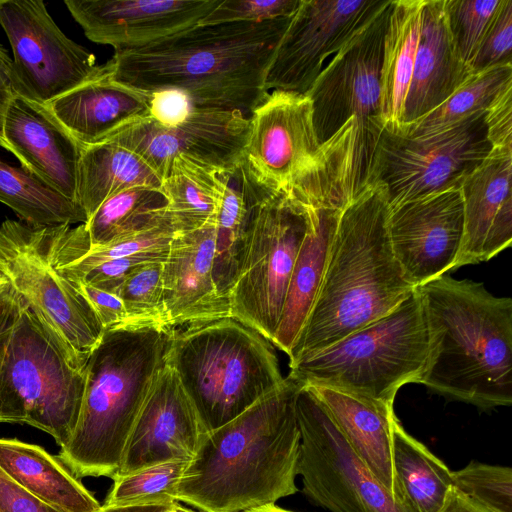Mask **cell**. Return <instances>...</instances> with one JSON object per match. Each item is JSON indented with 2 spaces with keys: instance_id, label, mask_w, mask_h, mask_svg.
Here are the masks:
<instances>
[{
  "instance_id": "9a60e30c",
  "label": "cell",
  "mask_w": 512,
  "mask_h": 512,
  "mask_svg": "<svg viewBox=\"0 0 512 512\" xmlns=\"http://www.w3.org/2000/svg\"><path fill=\"white\" fill-rule=\"evenodd\" d=\"M388 0H301L268 67L265 88L306 94L329 60Z\"/></svg>"
},
{
  "instance_id": "c3c4849f",
  "label": "cell",
  "mask_w": 512,
  "mask_h": 512,
  "mask_svg": "<svg viewBox=\"0 0 512 512\" xmlns=\"http://www.w3.org/2000/svg\"><path fill=\"white\" fill-rule=\"evenodd\" d=\"M22 299L8 285L3 288L0 294V379L6 346L17 319ZM0 423H5L0 395Z\"/></svg>"
},
{
  "instance_id": "f1b7e54d",
  "label": "cell",
  "mask_w": 512,
  "mask_h": 512,
  "mask_svg": "<svg viewBox=\"0 0 512 512\" xmlns=\"http://www.w3.org/2000/svg\"><path fill=\"white\" fill-rule=\"evenodd\" d=\"M160 176L135 152L110 140L85 146L78 170V204L87 220L108 198L124 190L161 188Z\"/></svg>"
},
{
  "instance_id": "bcb514c9",
  "label": "cell",
  "mask_w": 512,
  "mask_h": 512,
  "mask_svg": "<svg viewBox=\"0 0 512 512\" xmlns=\"http://www.w3.org/2000/svg\"><path fill=\"white\" fill-rule=\"evenodd\" d=\"M150 117L165 127L182 123L193 107L187 96L173 89L151 93Z\"/></svg>"
},
{
  "instance_id": "d6a6232c",
  "label": "cell",
  "mask_w": 512,
  "mask_h": 512,
  "mask_svg": "<svg viewBox=\"0 0 512 512\" xmlns=\"http://www.w3.org/2000/svg\"><path fill=\"white\" fill-rule=\"evenodd\" d=\"M221 179L212 272L219 294L229 302L244 258L250 204L241 165L233 172H221Z\"/></svg>"
},
{
  "instance_id": "5bb4252c",
  "label": "cell",
  "mask_w": 512,
  "mask_h": 512,
  "mask_svg": "<svg viewBox=\"0 0 512 512\" xmlns=\"http://www.w3.org/2000/svg\"><path fill=\"white\" fill-rule=\"evenodd\" d=\"M0 25L11 45L19 96L46 105L104 71L93 53L58 27L41 0H4Z\"/></svg>"
},
{
  "instance_id": "8992f818",
  "label": "cell",
  "mask_w": 512,
  "mask_h": 512,
  "mask_svg": "<svg viewBox=\"0 0 512 512\" xmlns=\"http://www.w3.org/2000/svg\"><path fill=\"white\" fill-rule=\"evenodd\" d=\"M166 364L204 433L233 420L285 379L272 343L231 317L175 329Z\"/></svg>"
},
{
  "instance_id": "836d02e7",
  "label": "cell",
  "mask_w": 512,
  "mask_h": 512,
  "mask_svg": "<svg viewBox=\"0 0 512 512\" xmlns=\"http://www.w3.org/2000/svg\"><path fill=\"white\" fill-rule=\"evenodd\" d=\"M0 202L11 208L21 221L35 227L82 224V208L35 178L23 167L0 159Z\"/></svg>"
},
{
  "instance_id": "277c9868",
  "label": "cell",
  "mask_w": 512,
  "mask_h": 512,
  "mask_svg": "<svg viewBox=\"0 0 512 512\" xmlns=\"http://www.w3.org/2000/svg\"><path fill=\"white\" fill-rule=\"evenodd\" d=\"M429 335L420 384L489 410L512 403V300L443 275L417 287Z\"/></svg>"
},
{
  "instance_id": "7dc6e473",
  "label": "cell",
  "mask_w": 512,
  "mask_h": 512,
  "mask_svg": "<svg viewBox=\"0 0 512 512\" xmlns=\"http://www.w3.org/2000/svg\"><path fill=\"white\" fill-rule=\"evenodd\" d=\"M0 512H61L26 492L0 469Z\"/></svg>"
},
{
  "instance_id": "681fc988",
  "label": "cell",
  "mask_w": 512,
  "mask_h": 512,
  "mask_svg": "<svg viewBox=\"0 0 512 512\" xmlns=\"http://www.w3.org/2000/svg\"><path fill=\"white\" fill-rule=\"evenodd\" d=\"M13 60L0 44V128L12 99L17 95L12 79Z\"/></svg>"
},
{
  "instance_id": "ee69618b",
  "label": "cell",
  "mask_w": 512,
  "mask_h": 512,
  "mask_svg": "<svg viewBox=\"0 0 512 512\" xmlns=\"http://www.w3.org/2000/svg\"><path fill=\"white\" fill-rule=\"evenodd\" d=\"M484 119L492 148H512V82L494 97Z\"/></svg>"
},
{
  "instance_id": "cb8c5ba5",
  "label": "cell",
  "mask_w": 512,
  "mask_h": 512,
  "mask_svg": "<svg viewBox=\"0 0 512 512\" xmlns=\"http://www.w3.org/2000/svg\"><path fill=\"white\" fill-rule=\"evenodd\" d=\"M151 93L109 75L97 77L46 104L51 114L82 145L105 141L122 128L150 116Z\"/></svg>"
},
{
  "instance_id": "3957f363",
  "label": "cell",
  "mask_w": 512,
  "mask_h": 512,
  "mask_svg": "<svg viewBox=\"0 0 512 512\" xmlns=\"http://www.w3.org/2000/svg\"><path fill=\"white\" fill-rule=\"evenodd\" d=\"M388 210L385 186L374 182L341 211L317 297L289 365L384 317L416 289L393 254Z\"/></svg>"
},
{
  "instance_id": "e0dca14e",
  "label": "cell",
  "mask_w": 512,
  "mask_h": 512,
  "mask_svg": "<svg viewBox=\"0 0 512 512\" xmlns=\"http://www.w3.org/2000/svg\"><path fill=\"white\" fill-rule=\"evenodd\" d=\"M320 147L310 98L273 90L249 117L241 165L256 185L276 191L308 168Z\"/></svg>"
},
{
  "instance_id": "11a10c76",
  "label": "cell",
  "mask_w": 512,
  "mask_h": 512,
  "mask_svg": "<svg viewBox=\"0 0 512 512\" xmlns=\"http://www.w3.org/2000/svg\"><path fill=\"white\" fill-rule=\"evenodd\" d=\"M7 282L6 280L0 275V294L3 290V288L6 286Z\"/></svg>"
},
{
  "instance_id": "f546056e",
  "label": "cell",
  "mask_w": 512,
  "mask_h": 512,
  "mask_svg": "<svg viewBox=\"0 0 512 512\" xmlns=\"http://www.w3.org/2000/svg\"><path fill=\"white\" fill-rule=\"evenodd\" d=\"M392 471L395 497L410 512H438L453 486L452 471L398 419L393 425Z\"/></svg>"
},
{
  "instance_id": "ac0fdd59",
  "label": "cell",
  "mask_w": 512,
  "mask_h": 512,
  "mask_svg": "<svg viewBox=\"0 0 512 512\" xmlns=\"http://www.w3.org/2000/svg\"><path fill=\"white\" fill-rule=\"evenodd\" d=\"M387 232L395 259L414 288L456 270L464 233L460 188L389 207Z\"/></svg>"
},
{
  "instance_id": "7c38bea8",
  "label": "cell",
  "mask_w": 512,
  "mask_h": 512,
  "mask_svg": "<svg viewBox=\"0 0 512 512\" xmlns=\"http://www.w3.org/2000/svg\"><path fill=\"white\" fill-rule=\"evenodd\" d=\"M485 111L447 129L406 136L384 126L371 183L385 186L389 207L451 188L462 182L489 155Z\"/></svg>"
},
{
  "instance_id": "5b68a950",
  "label": "cell",
  "mask_w": 512,
  "mask_h": 512,
  "mask_svg": "<svg viewBox=\"0 0 512 512\" xmlns=\"http://www.w3.org/2000/svg\"><path fill=\"white\" fill-rule=\"evenodd\" d=\"M175 329L119 327L104 331L86 363L77 424L58 459L78 479H114L149 390L166 364Z\"/></svg>"
},
{
  "instance_id": "ba28073f",
  "label": "cell",
  "mask_w": 512,
  "mask_h": 512,
  "mask_svg": "<svg viewBox=\"0 0 512 512\" xmlns=\"http://www.w3.org/2000/svg\"><path fill=\"white\" fill-rule=\"evenodd\" d=\"M244 258L231 291V318L272 341L288 283L309 227L305 206L285 188L252 185Z\"/></svg>"
},
{
  "instance_id": "f6af8a7d",
  "label": "cell",
  "mask_w": 512,
  "mask_h": 512,
  "mask_svg": "<svg viewBox=\"0 0 512 512\" xmlns=\"http://www.w3.org/2000/svg\"><path fill=\"white\" fill-rule=\"evenodd\" d=\"M71 283L88 301L104 330L128 327L126 310L116 294L88 284Z\"/></svg>"
},
{
  "instance_id": "4316f807",
  "label": "cell",
  "mask_w": 512,
  "mask_h": 512,
  "mask_svg": "<svg viewBox=\"0 0 512 512\" xmlns=\"http://www.w3.org/2000/svg\"><path fill=\"white\" fill-rule=\"evenodd\" d=\"M304 206V205H303ZM309 227L293 267L272 345L289 356L317 297L341 211L305 206Z\"/></svg>"
},
{
  "instance_id": "2e32d148",
  "label": "cell",
  "mask_w": 512,
  "mask_h": 512,
  "mask_svg": "<svg viewBox=\"0 0 512 512\" xmlns=\"http://www.w3.org/2000/svg\"><path fill=\"white\" fill-rule=\"evenodd\" d=\"M248 133L249 118L239 111L193 108L176 126H162L148 116L106 140L135 152L163 180L180 155L221 172L235 171L242 161Z\"/></svg>"
},
{
  "instance_id": "4dcf8cb0",
  "label": "cell",
  "mask_w": 512,
  "mask_h": 512,
  "mask_svg": "<svg viewBox=\"0 0 512 512\" xmlns=\"http://www.w3.org/2000/svg\"><path fill=\"white\" fill-rule=\"evenodd\" d=\"M424 0L393 1L381 65V117L399 126L416 58Z\"/></svg>"
},
{
  "instance_id": "1f68e13d",
  "label": "cell",
  "mask_w": 512,
  "mask_h": 512,
  "mask_svg": "<svg viewBox=\"0 0 512 512\" xmlns=\"http://www.w3.org/2000/svg\"><path fill=\"white\" fill-rule=\"evenodd\" d=\"M222 189L221 171L185 155L176 157L161 184L175 233L215 221Z\"/></svg>"
},
{
  "instance_id": "e575fe53",
  "label": "cell",
  "mask_w": 512,
  "mask_h": 512,
  "mask_svg": "<svg viewBox=\"0 0 512 512\" xmlns=\"http://www.w3.org/2000/svg\"><path fill=\"white\" fill-rule=\"evenodd\" d=\"M161 188L138 186L105 200L84 223L91 245L99 246L147 230L169 217Z\"/></svg>"
},
{
  "instance_id": "6da1fadb",
  "label": "cell",
  "mask_w": 512,
  "mask_h": 512,
  "mask_svg": "<svg viewBox=\"0 0 512 512\" xmlns=\"http://www.w3.org/2000/svg\"><path fill=\"white\" fill-rule=\"evenodd\" d=\"M291 18L196 24L147 46L115 51L105 65L111 78L135 89L178 90L193 108L249 118L269 94L266 73Z\"/></svg>"
},
{
  "instance_id": "d4e9b609",
  "label": "cell",
  "mask_w": 512,
  "mask_h": 512,
  "mask_svg": "<svg viewBox=\"0 0 512 512\" xmlns=\"http://www.w3.org/2000/svg\"><path fill=\"white\" fill-rule=\"evenodd\" d=\"M472 74L454 51L444 16V0H424L401 125L410 124L440 106Z\"/></svg>"
},
{
  "instance_id": "816d5d0a",
  "label": "cell",
  "mask_w": 512,
  "mask_h": 512,
  "mask_svg": "<svg viewBox=\"0 0 512 512\" xmlns=\"http://www.w3.org/2000/svg\"><path fill=\"white\" fill-rule=\"evenodd\" d=\"M173 503H142L128 505H104L102 504L95 512H172Z\"/></svg>"
},
{
  "instance_id": "f35d334b",
  "label": "cell",
  "mask_w": 512,
  "mask_h": 512,
  "mask_svg": "<svg viewBox=\"0 0 512 512\" xmlns=\"http://www.w3.org/2000/svg\"><path fill=\"white\" fill-rule=\"evenodd\" d=\"M500 2L444 0V16L451 43L458 58L468 67Z\"/></svg>"
},
{
  "instance_id": "f907efd6",
  "label": "cell",
  "mask_w": 512,
  "mask_h": 512,
  "mask_svg": "<svg viewBox=\"0 0 512 512\" xmlns=\"http://www.w3.org/2000/svg\"><path fill=\"white\" fill-rule=\"evenodd\" d=\"M438 512H495L472 499L454 485L448 492L444 504Z\"/></svg>"
},
{
  "instance_id": "9f6ffc18",
  "label": "cell",
  "mask_w": 512,
  "mask_h": 512,
  "mask_svg": "<svg viewBox=\"0 0 512 512\" xmlns=\"http://www.w3.org/2000/svg\"><path fill=\"white\" fill-rule=\"evenodd\" d=\"M4 0H0V5L3 3Z\"/></svg>"
},
{
  "instance_id": "7bdbcfd3",
  "label": "cell",
  "mask_w": 512,
  "mask_h": 512,
  "mask_svg": "<svg viewBox=\"0 0 512 512\" xmlns=\"http://www.w3.org/2000/svg\"><path fill=\"white\" fill-rule=\"evenodd\" d=\"M168 251L144 252L112 259L94 267L78 279L69 281L88 284L101 290L116 294L120 285L132 270L148 262H164Z\"/></svg>"
},
{
  "instance_id": "74e56055",
  "label": "cell",
  "mask_w": 512,
  "mask_h": 512,
  "mask_svg": "<svg viewBox=\"0 0 512 512\" xmlns=\"http://www.w3.org/2000/svg\"><path fill=\"white\" fill-rule=\"evenodd\" d=\"M163 263L148 262L136 267L120 285L116 295L126 310L128 327H170L163 301Z\"/></svg>"
},
{
  "instance_id": "ab89813d",
  "label": "cell",
  "mask_w": 512,
  "mask_h": 512,
  "mask_svg": "<svg viewBox=\"0 0 512 512\" xmlns=\"http://www.w3.org/2000/svg\"><path fill=\"white\" fill-rule=\"evenodd\" d=\"M453 485L495 512H512V469L470 462L452 471Z\"/></svg>"
},
{
  "instance_id": "4fadbf2b",
  "label": "cell",
  "mask_w": 512,
  "mask_h": 512,
  "mask_svg": "<svg viewBox=\"0 0 512 512\" xmlns=\"http://www.w3.org/2000/svg\"><path fill=\"white\" fill-rule=\"evenodd\" d=\"M296 415L297 474L310 502L330 512H410L376 478L303 384L296 397Z\"/></svg>"
},
{
  "instance_id": "9c48e42d",
  "label": "cell",
  "mask_w": 512,
  "mask_h": 512,
  "mask_svg": "<svg viewBox=\"0 0 512 512\" xmlns=\"http://www.w3.org/2000/svg\"><path fill=\"white\" fill-rule=\"evenodd\" d=\"M85 381V372L68 364L22 300L1 370L5 423L33 426L63 447L77 424Z\"/></svg>"
},
{
  "instance_id": "484cf974",
  "label": "cell",
  "mask_w": 512,
  "mask_h": 512,
  "mask_svg": "<svg viewBox=\"0 0 512 512\" xmlns=\"http://www.w3.org/2000/svg\"><path fill=\"white\" fill-rule=\"evenodd\" d=\"M303 385L314 393L349 445L395 497L392 434L397 417L393 404L329 386Z\"/></svg>"
},
{
  "instance_id": "30bf717a",
  "label": "cell",
  "mask_w": 512,
  "mask_h": 512,
  "mask_svg": "<svg viewBox=\"0 0 512 512\" xmlns=\"http://www.w3.org/2000/svg\"><path fill=\"white\" fill-rule=\"evenodd\" d=\"M44 228L11 219L0 224V275L68 364L84 371L105 330L88 301L53 267Z\"/></svg>"
},
{
  "instance_id": "d6986e66",
  "label": "cell",
  "mask_w": 512,
  "mask_h": 512,
  "mask_svg": "<svg viewBox=\"0 0 512 512\" xmlns=\"http://www.w3.org/2000/svg\"><path fill=\"white\" fill-rule=\"evenodd\" d=\"M221 0H65L85 36L115 51L138 49L198 24Z\"/></svg>"
},
{
  "instance_id": "52a82bcc",
  "label": "cell",
  "mask_w": 512,
  "mask_h": 512,
  "mask_svg": "<svg viewBox=\"0 0 512 512\" xmlns=\"http://www.w3.org/2000/svg\"><path fill=\"white\" fill-rule=\"evenodd\" d=\"M429 335L417 288L384 317L289 365L301 384H318L394 404L398 390L421 383Z\"/></svg>"
},
{
  "instance_id": "ffe728a7",
  "label": "cell",
  "mask_w": 512,
  "mask_h": 512,
  "mask_svg": "<svg viewBox=\"0 0 512 512\" xmlns=\"http://www.w3.org/2000/svg\"><path fill=\"white\" fill-rule=\"evenodd\" d=\"M203 433L178 376L165 364L135 420L114 478L170 460H190Z\"/></svg>"
},
{
  "instance_id": "60d3db41",
  "label": "cell",
  "mask_w": 512,
  "mask_h": 512,
  "mask_svg": "<svg viewBox=\"0 0 512 512\" xmlns=\"http://www.w3.org/2000/svg\"><path fill=\"white\" fill-rule=\"evenodd\" d=\"M512 0H501L469 64L478 73L498 65H512Z\"/></svg>"
},
{
  "instance_id": "d590c367",
  "label": "cell",
  "mask_w": 512,
  "mask_h": 512,
  "mask_svg": "<svg viewBox=\"0 0 512 512\" xmlns=\"http://www.w3.org/2000/svg\"><path fill=\"white\" fill-rule=\"evenodd\" d=\"M512 82V65H498L472 74L447 100L410 124L389 127L406 136L435 133L485 111L494 97Z\"/></svg>"
},
{
  "instance_id": "7a4b0ae2",
  "label": "cell",
  "mask_w": 512,
  "mask_h": 512,
  "mask_svg": "<svg viewBox=\"0 0 512 512\" xmlns=\"http://www.w3.org/2000/svg\"><path fill=\"white\" fill-rule=\"evenodd\" d=\"M290 377L239 416L203 433L177 487V501L199 512H246L293 495L300 451Z\"/></svg>"
},
{
  "instance_id": "7402d4cb",
  "label": "cell",
  "mask_w": 512,
  "mask_h": 512,
  "mask_svg": "<svg viewBox=\"0 0 512 512\" xmlns=\"http://www.w3.org/2000/svg\"><path fill=\"white\" fill-rule=\"evenodd\" d=\"M512 148H492L462 182L464 233L456 269L488 261L512 243Z\"/></svg>"
},
{
  "instance_id": "8fae6325",
  "label": "cell",
  "mask_w": 512,
  "mask_h": 512,
  "mask_svg": "<svg viewBox=\"0 0 512 512\" xmlns=\"http://www.w3.org/2000/svg\"><path fill=\"white\" fill-rule=\"evenodd\" d=\"M393 0L366 23L326 64L305 94L312 103L318 141L329 140L350 118L357 121L359 156L372 177L381 117V65Z\"/></svg>"
},
{
  "instance_id": "f5cc1de1",
  "label": "cell",
  "mask_w": 512,
  "mask_h": 512,
  "mask_svg": "<svg viewBox=\"0 0 512 512\" xmlns=\"http://www.w3.org/2000/svg\"><path fill=\"white\" fill-rule=\"evenodd\" d=\"M246 512H293V511L283 509V508L277 506L276 504H271V505L262 506V507H259L256 509H252V510H249Z\"/></svg>"
},
{
  "instance_id": "8d00e7d4",
  "label": "cell",
  "mask_w": 512,
  "mask_h": 512,
  "mask_svg": "<svg viewBox=\"0 0 512 512\" xmlns=\"http://www.w3.org/2000/svg\"><path fill=\"white\" fill-rule=\"evenodd\" d=\"M189 461L170 460L116 477L103 504L178 502L177 487Z\"/></svg>"
},
{
  "instance_id": "83f0119b",
  "label": "cell",
  "mask_w": 512,
  "mask_h": 512,
  "mask_svg": "<svg viewBox=\"0 0 512 512\" xmlns=\"http://www.w3.org/2000/svg\"><path fill=\"white\" fill-rule=\"evenodd\" d=\"M0 469L18 486L61 512H95L94 495L43 447L0 438Z\"/></svg>"
},
{
  "instance_id": "b9f144b4",
  "label": "cell",
  "mask_w": 512,
  "mask_h": 512,
  "mask_svg": "<svg viewBox=\"0 0 512 512\" xmlns=\"http://www.w3.org/2000/svg\"><path fill=\"white\" fill-rule=\"evenodd\" d=\"M301 0H221L198 24L265 22L292 17Z\"/></svg>"
},
{
  "instance_id": "44dd1931",
  "label": "cell",
  "mask_w": 512,
  "mask_h": 512,
  "mask_svg": "<svg viewBox=\"0 0 512 512\" xmlns=\"http://www.w3.org/2000/svg\"><path fill=\"white\" fill-rule=\"evenodd\" d=\"M0 147L35 178L78 204V170L85 146L46 105L16 95L0 128Z\"/></svg>"
},
{
  "instance_id": "603a6c76",
  "label": "cell",
  "mask_w": 512,
  "mask_h": 512,
  "mask_svg": "<svg viewBox=\"0 0 512 512\" xmlns=\"http://www.w3.org/2000/svg\"><path fill=\"white\" fill-rule=\"evenodd\" d=\"M215 221L175 233L163 263V301L170 327L231 317L213 279Z\"/></svg>"
},
{
  "instance_id": "db71d44e",
  "label": "cell",
  "mask_w": 512,
  "mask_h": 512,
  "mask_svg": "<svg viewBox=\"0 0 512 512\" xmlns=\"http://www.w3.org/2000/svg\"><path fill=\"white\" fill-rule=\"evenodd\" d=\"M172 512H196V511L193 510L192 508H189V507L184 506V505L180 504L179 502H177L175 504Z\"/></svg>"
}]
</instances>
